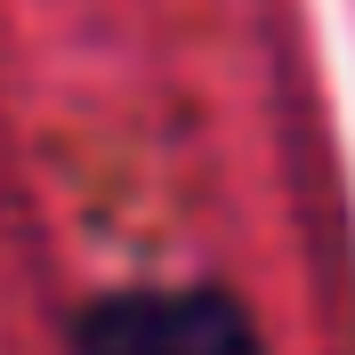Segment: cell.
Instances as JSON below:
<instances>
[{"mask_svg": "<svg viewBox=\"0 0 355 355\" xmlns=\"http://www.w3.org/2000/svg\"><path fill=\"white\" fill-rule=\"evenodd\" d=\"M73 355H266L243 299L218 283H137L73 315Z\"/></svg>", "mask_w": 355, "mask_h": 355, "instance_id": "obj_1", "label": "cell"}]
</instances>
